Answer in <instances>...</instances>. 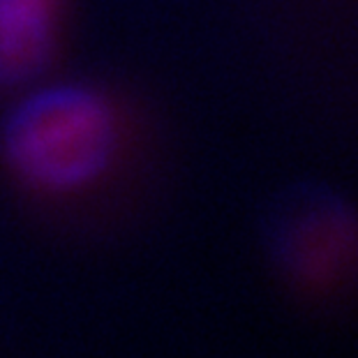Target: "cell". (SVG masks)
I'll return each instance as SVG.
<instances>
[{
  "instance_id": "6da1fadb",
  "label": "cell",
  "mask_w": 358,
  "mask_h": 358,
  "mask_svg": "<svg viewBox=\"0 0 358 358\" xmlns=\"http://www.w3.org/2000/svg\"><path fill=\"white\" fill-rule=\"evenodd\" d=\"M116 120L83 88H53L30 97L7 125V150L30 180L51 187L81 185L106 169L116 150Z\"/></svg>"
},
{
  "instance_id": "7a4b0ae2",
  "label": "cell",
  "mask_w": 358,
  "mask_h": 358,
  "mask_svg": "<svg viewBox=\"0 0 358 358\" xmlns=\"http://www.w3.org/2000/svg\"><path fill=\"white\" fill-rule=\"evenodd\" d=\"M273 266L289 299L303 308L358 306V217L331 201L294 206L273 238Z\"/></svg>"
},
{
  "instance_id": "3957f363",
  "label": "cell",
  "mask_w": 358,
  "mask_h": 358,
  "mask_svg": "<svg viewBox=\"0 0 358 358\" xmlns=\"http://www.w3.org/2000/svg\"><path fill=\"white\" fill-rule=\"evenodd\" d=\"M56 0H0V81H19L47 63Z\"/></svg>"
}]
</instances>
